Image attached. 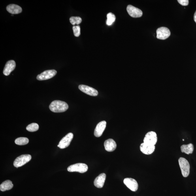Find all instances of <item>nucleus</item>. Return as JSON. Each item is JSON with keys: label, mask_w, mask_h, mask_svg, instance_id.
<instances>
[{"label": "nucleus", "mask_w": 196, "mask_h": 196, "mask_svg": "<svg viewBox=\"0 0 196 196\" xmlns=\"http://www.w3.org/2000/svg\"><path fill=\"white\" fill-rule=\"evenodd\" d=\"M68 104L65 102L60 100L53 101L50 104L49 108L52 112L61 113L66 111L69 108Z\"/></svg>", "instance_id": "nucleus-1"}, {"label": "nucleus", "mask_w": 196, "mask_h": 196, "mask_svg": "<svg viewBox=\"0 0 196 196\" xmlns=\"http://www.w3.org/2000/svg\"><path fill=\"white\" fill-rule=\"evenodd\" d=\"M178 162L182 176L184 177H187L189 176L190 170L189 162L184 158L180 157L178 160Z\"/></svg>", "instance_id": "nucleus-2"}, {"label": "nucleus", "mask_w": 196, "mask_h": 196, "mask_svg": "<svg viewBox=\"0 0 196 196\" xmlns=\"http://www.w3.org/2000/svg\"><path fill=\"white\" fill-rule=\"evenodd\" d=\"M88 167L86 164L83 163H78L70 165L67 168L69 172H78L81 173H83L87 171Z\"/></svg>", "instance_id": "nucleus-3"}, {"label": "nucleus", "mask_w": 196, "mask_h": 196, "mask_svg": "<svg viewBox=\"0 0 196 196\" xmlns=\"http://www.w3.org/2000/svg\"><path fill=\"white\" fill-rule=\"evenodd\" d=\"M31 159V156L29 154H23L19 156L15 159L14 165L15 167L18 168L22 167L28 163Z\"/></svg>", "instance_id": "nucleus-4"}, {"label": "nucleus", "mask_w": 196, "mask_h": 196, "mask_svg": "<svg viewBox=\"0 0 196 196\" xmlns=\"http://www.w3.org/2000/svg\"><path fill=\"white\" fill-rule=\"evenodd\" d=\"M157 141V136L154 131H150L147 133L144 138V142L152 145H155Z\"/></svg>", "instance_id": "nucleus-5"}, {"label": "nucleus", "mask_w": 196, "mask_h": 196, "mask_svg": "<svg viewBox=\"0 0 196 196\" xmlns=\"http://www.w3.org/2000/svg\"><path fill=\"white\" fill-rule=\"evenodd\" d=\"M157 39L165 40L169 38L171 34L169 29L165 27H161L158 29L156 31Z\"/></svg>", "instance_id": "nucleus-6"}, {"label": "nucleus", "mask_w": 196, "mask_h": 196, "mask_svg": "<svg viewBox=\"0 0 196 196\" xmlns=\"http://www.w3.org/2000/svg\"><path fill=\"white\" fill-rule=\"evenodd\" d=\"M74 135L73 133H70L64 137L59 143L57 146L61 149L67 148L69 145L70 143L73 139Z\"/></svg>", "instance_id": "nucleus-7"}, {"label": "nucleus", "mask_w": 196, "mask_h": 196, "mask_svg": "<svg viewBox=\"0 0 196 196\" xmlns=\"http://www.w3.org/2000/svg\"><path fill=\"white\" fill-rule=\"evenodd\" d=\"M57 74V71L55 70H49L44 71L37 76V79L42 81L49 79L54 77Z\"/></svg>", "instance_id": "nucleus-8"}, {"label": "nucleus", "mask_w": 196, "mask_h": 196, "mask_svg": "<svg viewBox=\"0 0 196 196\" xmlns=\"http://www.w3.org/2000/svg\"><path fill=\"white\" fill-rule=\"evenodd\" d=\"M127 9L128 13L132 17L140 18L142 16L143 12L141 10L131 5L128 6Z\"/></svg>", "instance_id": "nucleus-9"}, {"label": "nucleus", "mask_w": 196, "mask_h": 196, "mask_svg": "<svg viewBox=\"0 0 196 196\" xmlns=\"http://www.w3.org/2000/svg\"><path fill=\"white\" fill-rule=\"evenodd\" d=\"M124 184L129 189L133 191H136L138 189V183L135 179L131 178H125L123 180Z\"/></svg>", "instance_id": "nucleus-10"}, {"label": "nucleus", "mask_w": 196, "mask_h": 196, "mask_svg": "<svg viewBox=\"0 0 196 196\" xmlns=\"http://www.w3.org/2000/svg\"><path fill=\"white\" fill-rule=\"evenodd\" d=\"M78 88L81 91H82L87 94L93 96H96L98 95V91L96 89L86 85H81L78 86Z\"/></svg>", "instance_id": "nucleus-11"}, {"label": "nucleus", "mask_w": 196, "mask_h": 196, "mask_svg": "<svg viewBox=\"0 0 196 196\" xmlns=\"http://www.w3.org/2000/svg\"><path fill=\"white\" fill-rule=\"evenodd\" d=\"M140 151L144 154L146 155H150L154 152L155 149V145H152L142 143L140 146Z\"/></svg>", "instance_id": "nucleus-12"}, {"label": "nucleus", "mask_w": 196, "mask_h": 196, "mask_svg": "<svg viewBox=\"0 0 196 196\" xmlns=\"http://www.w3.org/2000/svg\"><path fill=\"white\" fill-rule=\"evenodd\" d=\"M106 122L105 121H102L98 123L94 131V135L95 137H101L106 128Z\"/></svg>", "instance_id": "nucleus-13"}, {"label": "nucleus", "mask_w": 196, "mask_h": 196, "mask_svg": "<svg viewBox=\"0 0 196 196\" xmlns=\"http://www.w3.org/2000/svg\"><path fill=\"white\" fill-rule=\"evenodd\" d=\"M16 67V63L14 60H11L7 62L3 70V73L5 76L9 75L14 71Z\"/></svg>", "instance_id": "nucleus-14"}, {"label": "nucleus", "mask_w": 196, "mask_h": 196, "mask_svg": "<svg viewBox=\"0 0 196 196\" xmlns=\"http://www.w3.org/2000/svg\"><path fill=\"white\" fill-rule=\"evenodd\" d=\"M106 178L105 173L100 174L96 178L94 182L95 186L98 188H101L104 186Z\"/></svg>", "instance_id": "nucleus-15"}, {"label": "nucleus", "mask_w": 196, "mask_h": 196, "mask_svg": "<svg viewBox=\"0 0 196 196\" xmlns=\"http://www.w3.org/2000/svg\"><path fill=\"white\" fill-rule=\"evenodd\" d=\"M105 150L108 152H112L116 149L117 144L112 139H109L105 140L104 143Z\"/></svg>", "instance_id": "nucleus-16"}, {"label": "nucleus", "mask_w": 196, "mask_h": 196, "mask_svg": "<svg viewBox=\"0 0 196 196\" xmlns=\"http://www.w3.org/2000/svg\"><path fill=\"white\" fill-rule=\"evenodd\" d=\"M6 9L8 12L13 15L20 13L22 11V8L20 6L15 4H10L8 5Z\"/></svg>", "instance_id": "nucleus-17"}, {"label": "nucleus", "mask_w": 196, "mask_h": 196, "mask_svg": "<svg viewBox=\"0 0 196 196\" xmlns=\"http://www.w3.org/2000/svg\"><path fill=\"white\" fill-rule=\"evenodd\" d=\"M14 185L11 181L7 180L3 182L0 185V190L2 191H5L11 189Z\"/></svg>", "instance_id": "nucleus-18"}, {"label": "nucleus", "mask_w": 196, "mask_h": 196, "mask_svg": "<svg viewBox=\"0 0 196 196\" xmlns=\"http://www.w3.org/2000/svg\"><path fill=\"white\" fill-rule=\"evenodd\" d=\"M181 151L182 153H185L187 154H192L193 153L194 147L193 144L183 145L180 147Z\"/></svg>", "instance_id": "nucleus-19"}, {"label": "nucleus", "mask_w": 196, "mask_h": 196, "mask_svg": "<svg viewBox=\"0 0 196 196\" xmlns=\"http://www.w3.org/2000/svg\"><path fill=\"white\" fill-rule=\"evenodd\" d=\"M107 20L106 24L109 26L112 25L116 20V16L111 12L109 13L107 15Z\"/></svg>", "instance_id": "nucleus-20"}, {"label": "nucleus", "mask_w": 196, "mask_h": 196, "mask_svg": "<svg viewBox=\"0 0 196 196\" xmlns=\"http://www.w3.org/2000/svg\"><path fill=\"white\" fill-rule=\"evenodd\" d=\"M15 143L19 145H24L29 143L28 138L25 137H20L15 140Z\"/></svg>", "instance_id": "nucleus-21"}, {"label": "nucleus", "mask_w": 196, "mask_h": 196, "mask_svg": "<svg viewBox=\"0 0 196 196\" xmlns=\"http://www.w3.org/2000/svg\"><path fill=\"white\" fill-rule=\"evenodd\" d=\"M39 128V126L37 123H32L26 127L27 131L30 132H34L38 131Z\"/></svg>", "instance_id": "nucleus-22"}, {"label": "nucleus", "mask_w": 196, "mask_h": 196, "mask_svg": "<svg viewBox=\"0 0 196 196\" xmlns=\"http://www.w3.org/2000/svg\"><path fill=\"white\" fill-rule=\"evenodd\" d=\"M70 22L72 25H78L82 22V19L80 17L72 16L69 19Z\"/></svg>", "instance_id": "nucleus-23"}, {"label": "nucleus", "mask_w": 196, "mask_h": 196, "mask_svg": "<svg viewBox=\"0 0 196 196\" xmlns=\"http://www.w3.org/2000/svg\"><path fill=\"white\" fill-rule=\"evenodd\" d=\"M73 29L74 35L76 37H78L80 35V27L79 25L74 26Z\"/></svg>", "instance_id": "nucleus-24"}, {"label": "nucleus", "mask_w": 196, "mask_h": 196, "mask_svg": "<svg viewBox=\"0 0 196 196\" xmlns=\"http://www.w3.org/2000/svg\"><path fill=\"white\" fill-rule=\"evenodd\" d=\"M178 3L183 6H187L189 5L188 0H178Z\"/></svg>", "instance_id": "nucleus-25"}, {"label": "nucleus", "mask_w": 196, "mask_h": 196, "mask_svg": "<svg viewBox=\"0 0 196 196\" xmlns=\"http://www.w3.org/2000/svg\"><path fill=\"white\" fill-rule=\"evenodd\" d=\"M194 20L196 23V11L194 15Z\"/></svg>", "instance_id": "nucleus-26"}]
</instances>
